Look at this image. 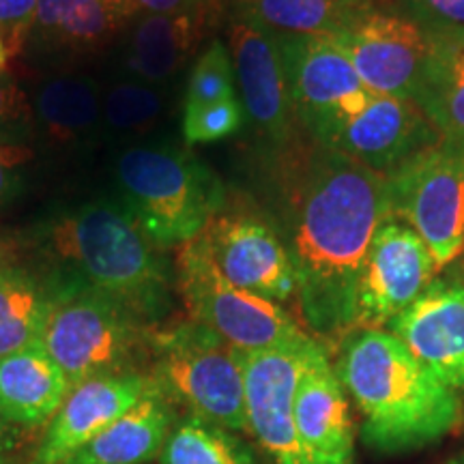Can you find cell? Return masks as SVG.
Instances as JSON below:
<instances>
[{"mask_svg": "<svg viewBox=\"0 0 464 464\" xmlns=\"http://www.w3.org/2000/svg\"><path fill=\"white\" fill-rule=\"evenodd\" d=\"M385 219V174L318 144L295 191L286 243L299 312L318 338H344L355 329L359 276Z\"/></svg>", "mask_w": 464, "mask_h": 464, "instance_id": "cell-1", "label": "cell"}, {"mask_svg": "<svg viewBox=\"0 0 464 464\" xmlns=\"http://www.w3.org/2000/svg\"><path fill=\"white\" fill-rule=\"evenodd\" d=\"M334 368L363 417L362 437L370 448L385 454L420 450L460 426L458 393L390 332L346 334Z\"/></svg>", "mask_w": 464, "mask_h": 464, "instance_id": "cell-2", "label": "cell"}, {"mask_svg": "<svg viewBox=\"0 0 464 464\" xmlns=\"http://www.w3.org/2000/svg\"><path fill=\"white\" fill-rule=\"evenodd\" d=\"M45 241L65 274L130 307L150 327L172 312L170 265L121 202L73 208L50 224Z\"/></svg>", "mask_w": 464, "mask_h": 464, "instance_id": "cell-3", "label": "cell"}, {"mask_svg": "<svg viewBox=\"0 0 464 464\" xmlns=\"http://www.w3.org/2000/svg\"><path fill=\"white\" fill-rule=\"evenodd\" d=\"M155 329L130 307L63 271L56 276L42 344L72 390L95 376L147 372Z\"/></svg>", "mask_w": 464, "mask_h": 464, "instance_id": "cell-4", "label": "cell"}, {"mask_svg": "<svg viewBox=\"0 0 464 464\" xmlns=\"http://www.w3.org/2000/svg\"><path fill=\"white\" fill-rule=\"evenodd\" d=\"M121 205L155 246H181L222 211L224 183L189 150L172 144H140L116 158Z\"/></svg>", "mask_w": 464, "mask_h": 464, "instance_id": "cell-5", "label": "cell"}, {"mask_svg": "<svg viewBox=\"0 0 464 464\" xmlns=\"http://www.w3.org/2000/svg\"><path fill=\"white\" fill-rule=\"evenodd\" d=\"M149 376L177 409L232 432L247 430L239 348L205 324L188 318L155 329Z\"/></svg>", "mask_w": 464, "mask_h": 464, "instance_id": "cell-6", "label": "cell"}, {"mask_svg": "<svg viewBox=\"0 0 464 464\" xmlns=\"http://www.w3.org/2000/svg\"><path fill=\"white\" fill-rule=\"evenodd\" d=\"M174 284L191 321L239 351H260L307 335L280 304L226 280L198 237L181 243L174 254Z\"/></svg>", "mask_w": 464, "mask_h": 464, "instance_id": "cell-7", "label": "cell"}, {"mask_svg": "<svg viewBox=\"0 0 464 464\" xmlns=\"http://www.w3.org/2000/svg\"><path fill=\"white\" fill-rule=\"evenodd\" d=\"M390 219L411 226L439 271L464 252V150L439 142L385 174Z\"/></svg>", "mask_w": 464, "mask_h": 464, "instance_id": "cell-8", "label": "cell"}, {"mask_svg": "<svg viewBox=\"0 0 464 464\" xmlns=\"http://www.w3.org/2000/svg\"><path fill=\"white\" fill-rule=\"evenodd\" d=\"M295 119L318 144L329 147L338 131L374 100L332 34H276Z\"/></svg>", "mask_w": 464, "mask_h": 464, "instance_id": "cell-9", "label": "cell"}, {"mask_svg": "<svg viewBox=\"0 0 464 464\" xmlns=\"http://www.w3.org/2000/svg\"><path fill=\"white\" fill-rule=\"evenodd\" d=\"M316 342L304 335L280 346L239 351L247 430L276 464H310L295 426V393Z\"/></svg>", "mask_w": 464, "mask_h": 464, "instance_id": "cell-10", "label": "cell"}, {"mask_svg": "<svg viewBox=\"0 0 464 464\" xmlns=\"http://www.w3.org/2000/svg\"><path fill=\"white\" fill-rule=\"evenodd\" d=\"M332 37L372 95L413 100L430 50L426 28L398 11L370 7Z\"/></svg>", "mask_w": 464, "mask_h": 464, "instance_id": "cell-11", "label": "cell"}, {"mask_svg": "<svg viewBox=\"0 0 464 464\" xmlns=\"http://www.w3.org/2000/svg\"><path fill=\"white\" fill-rule=\"evenodd\" d=\"M437 271L421 237L404 222L385 219L370 243L359 276L355 329L387 327L426 293Z\"/></svg>", "mask_w": 464, "mask_h": 464, "instance_id": "cell-12", "label": "cell"}, {"mask_svg": "<svg viewBox=\"0 0 464 464\" xmlns=\"http://www.w3.org/2000/svg\"><path fill=\"white\" fill-rule=\"evenodd\" d=\"M226 280L258 297L284 304L297 297V274L274 226L252 213H216L198 235Z\"/></svg>", "mask_w": 464, "mask_h": 464, "instance_id": "cell-13", "label": "cell"}, {"mask_svg": "<svg viewBox=\"0 0 464 464\" xmlns=\"http://www.w3.org/2000/svg\"><path fill=\"white\" fill-rule=\"evenodd\" d=\"M228 52L241 89V106L265 140H290L295 112L284 78L277 37L249 17L232 14Z\"/></svg>", "mask_w": 464, "mask_h": 464, "instance_id": "cell-14", "label": "cell"}, {"mask_svg": "<svg viewBox=\"0 0 464 464\" xmlns=\"http://www.w3.org/2000/svg\"><path fill=\"white\" fill-rule=\"evenodd\" d=\"M149 372L95 376L73 385L52 415L33 464H63L147 396Z\"/></svg>", "mask_w": 464, "mask_h": 464, "instance_id": "cell-15", "label": "cell"}, {"mask_svg": "<svg viewBox=\"0 0 464 464\" xmlns=\"http://www.w3.org/2000/svg\"><path fill=\"white\" fill-rule=\"evenodd\" d=\"M439 142V131L413 100L376 95L362 114L342 127L327 149L370 170L390 174Z\"/></svg>", "mask_w": 464, "mask_h": 464, "instance_id": "cell-16", "label": "cell"}, {"mask_svg": "<svg viewBox=\"0 0 464 464\" xmlns=\"http://www.w3.org/2000/svg\"><path fill=\"white\" fill-rule=\"evenodd\" d=\"M295 426L310 464H355V426L346 392L316 342L295 393Z\"/></svg>", "mask_w": 464, "mask_h": 464, "instance_id": "cell-17", "label": "cell"}, {"mask_svg": "<svg viewBox=\"0 0 464 464\" xmlns=\"http://www.w3.org/2000/svg\"><path fill=\"white\" fill-rule=\"evenodd\" d=\"M440 382L464 392V293L434 280L420 299L387 324Z\"/></svg>", "mask_w": 464, "mask_h": 464, "instance_id": "cell-18", "label": "cell"}, {"mask_svg": "<svg viewBox=\"0 0 464 464\" xmlns=\"http://www.w3.org/2000/svg\"><path fill=\"white\" fill-rule=\"evenodd\" d=\"M133 22L127 0H39L31 44L56 56H95Z\"/></svg>", "mask_w": 464, "mask_h": 464, "instance_id": "cell-19", "label": "cell"}, {"mask_svg": "<svg viewBox=\"0 0 464 464\" xmlns=\"http://www.w3.org/2000/svg\"><path fill=\"white\" fill-rule=\"evenodd\" d=\"M224 9L142 15L133 22L125 65L140 82L160 86L174 78L219 22Z\"/></svg>", "mask_w": 464, "mask_h": 464, "instance_id": "cell-20", "label": "cell"}, {"mask_svg": "<svg viewBox=\"0 0 464 464\" xmlns=\"http://www.w3.org/2000/svg\"><path fill=\"white\" fill-rule=\"evenodd\" d=\"M177 417V406L153 382L140 402L63 464H147L160 458Z\"/></svg>", "mask_w": 464, "mask_h": 464, "instance_id": "cell-21", "label": "cell"}, {"mask_svg": "<svg viewBox=\"0 0 464 464\" xmlns=\"http://www.w3.org/2000/svg\"><path fill=\"white\" fill-rule=\"evenodd\" d=\"M67 392L65 372L42 342L0 359V411L20 428L45 426Z\"/></svg>", "mask_w": 464, "mask_h": 464, "instance_id": "cell-22", "label": "cell"}, {"mask_svg": "<svg viewBox=\"0 0 464 464\" xmlns=\"http://www.w3.org/2000/svg\"><path fill=\"white\" fill-rule=\"evenodd\" d=\"M413 102L430 119L440 142L464 150V33H430Z\"/></svg>", "mask_w": 464, "mask_h": 464, "instance_id": "cell-23", "label": "cell"}, {"mask_svg": "<svg viewBox=\"0 0 464 464\" xmlns=\"http://www.w3.org/2000/svg\"><path fill=\"white\" fill-rule=\"evenodd\" d=\"M33 116L45 138L58 144H80L102 131V89L91 75L58 73L39 84Z\"/></svg>", "mask_w": 464, "mask_h": 464, "instance_id": "cell-24", "label": "cell"}, {"mask_svg": "<svg viewBox=\"0 0 464 464\" xmlns=\"http://www.w3.org/2000/svg\"><path fill=\"white\" fill-rule=\"evenodd\" d=\"M56 276H42L9 258L0 266V359L42 342Z\"/></svg>", "mask_w": 464, "mask_h": 464, "instance_id": "cell-25", "label": "cell"}, {"mask_svg": "<svg viewBox=\"0 0 464 464\" xmlns=\"http://www.w3.org/2000/svg\"><path fill=\"white\" fill-rule=\"evenodd\" d=\"M363 9L353 0H235L237 14L274 34H338Z\"/></svg>", "mask_w": 464, "mask_h": 464, "instance_id": "cell-26", "label": "cell"}, {"mask_svg": "<svg viewBox=\"0 0 464 464\" xmlns=\"http://www.w3.org/2000/svg\"><path fill=\"white\" fill-rule=\"evenodd\" d=\"M160 464H256L252 450L228 428L196 415L177 417Z\"/></svg>", "mask_w": 464, "mask_h": 464, "instance_id": "cell-27", "label": "cell"}, {"mask_svg": "<svg viewBox=\"0 0 464 464\" xmlns=\"http://www.w3.org/2000/svg\"><path fill=\"white\" fill-rule=\"evenodd\" d=\"M164 92L140 80H119L102 95V131L112 138H138L164 116Z\"/></svg>", "mask_w": 464, "mask_h": 464, "instance_id": "cell-28", "label": "cell"}, {"mask_svg": "<svg viewBox=\"0 0 464 464\" xmlns=\"http://www.w3.org/2000/svg\"><path fill=\"white\" fill-rule=\"evenodd\" d=\"M230 97H235V67H232L228 45L213 39L191 67L188 91H185V108L211 106Z\"/></svg>", "mask_w": 464, "mask_h": 464, "instance_id": "cell-29", "label": "cell"}, {"mask_svg": "<svg viewBox=\"0 0 464 464\" xmlns=\"http://www.w3.org/2000/svg\"><path fill=\"white\" fill-rule=\"evenodd\" d=\"M246 123V110L237 97L211 103V106L185 108L183 136L188 144L218 142L237 133Z\"/></svg>", "mask_w": 464, "mask_h": 464, "instance_id": "cell-30", "label": "cell"}, {"mask_svg": "<svg viewBox=\"0 0 464 464\" xmlns=\"http://www.w3.org/2000/svg\"><path fill=\"white\" fill-rule=\"evenodd\" d=\"M39 0H0V39L7 58L22 56L31 44Z\"/></svg>", "mask_w": 464, "mask_h": 464, "instance_id": "cell-31", "label": "cell"}, {"mask_svg": "<svg viewBox=\"0 0 464 464\" xmlns=\"http://www.w3.org/2000/svg\"><path fill=\"white\" fill-rule=\"evenodd\" d=\"M404 15L428 33H464V0H400Z\"/></svg>", "mask_w": 464, "mask_h": 464, "instance_id": "cell-32", "label": "cell"}, {"mask_svg": "<svg viewBox=\"0 0 464 464\" xmlns=\"http://www.w3.org/2000/svg\"><path fill=\"white\" fill-rule=\"evenodd\" d=\"M33 155L24 144L0 142V207L14 200L24 188L22 168L33 160Z\"/></svg>", "mask_w": 464, "mask_h": 464, "instance_id": "cell-33", "label": "cell"}, {"mask_svg": "<svg viewBox=\"0 0 464 464\" xmlns=\"http://www.w3.org/2000/svg\"><path fill=\"white\" fill-rule=\"evenodd\" d=\"M133 20L142 15L194 14L205 9H224L226 0H127Z\"/></svg>", "mask_w": 464, "mask_h": 464, "instance_id": "cell-34", "label": "cell"}, {"mask_svg": "<svg viewBox=\"0 0 464 464\" xmlns=\"http://www.w3.org/2000/svg\"><path fill=\"white\" fill-rule=\"evenodd\" d=\"M28 114V102L17 80L7 72L0 73V130L20 123Z\"/></svg>", "mask_w": 464, "mask_h": 464, "instance_id": "cell-35", "label": "cell"}, {"mask_svg": "<svg viewBox=\"0 0 464 464\" xmlns=\"http://www.w3.org/2000/svg\"><path fill=\"white\" fill-rule=\"evenodd\" d=\"M22 430H24V428L9 421L7 417L3 415V411H0V454H7L9 450L15 448L17 440L22 437Z\"/></svg>", "mask_w": 464, "mask_h": 464, "instance_id": "cell-36", "label": "cell"}, {"mask_svg": "<svg viewBox=\"0 0 464 464\" xmlns=\"http://www.w3.org/2000/svg\"><path fill=\"white\" fill-rule=\"evenodd\" d=\"M445 282L451 284V286L462 290V293H464V258L458 260L456 265L450 266V277Z\"/></svg>", "mask_w": 464, "mask_h": 464, "instance_id": "cell-37", "label": "cell"}, {"mask_svg": "<svg viewBox=\"0 0 464 464\" xmlns=\"http://www.w3.org/2000/svg\"><path fill=\"white\" fill-rule=\"evenodd\" d=\"M9 258H14V252H11V246L5 239H0V266L7 263Z\"/></svg>", "mask_w": 464, "mask_h": 464, "instance_id": "cell-38", "label": "cell"}, {"mask_svg": "<svg viewBox=\"0 0 464 464\" xmlns=\"http://www.w3.org/2000/svg\"><path fill=\"white\" fill-rule=\"evenodd\" d=\"M7 50H5V45H3V39H0V73L5 72V65H7Z\"/></svg>", "mask_w": 464, "mask_h": 464, "instance_id": "cell-39", "label": "cell"}, {"mask_svg": "<svg viewBox=\"0 0 464 464\" xmlns=\"http://www.w3.org/2000/svg\"><path fill=\"white\" fill-rule=\"evenodd\" d=\"M353 3L362 5V7H381L382 0H353Z\"/></svg>", "mask_w": 464, "mask_h": 464, "instance_id": "cell-40", "label": "cell"}, {"mask_svg": "<svg viewBox=\"0 0 464 464\" xmlns=\"http://www.w3.org/2000/svg\"><path fill=\"white\" fill-rule=\"evenodd\" d=\"M448 464H464V451H462V454H458V456L451 458Z\"/></svg>", "mask_w": 464, "mask_h": 464, "instance_id": "cell-41", "label": "cell"}, {"mask_svg": "<svg viewBox=\"0 0 464 464\" xmlns=\"http://www.w3.org/2000/svg\"><path fill=\"white\" fill-rule=\"evenodd\" d=\"M0 464H9V460L5 458V454H0Z\"/></svg>", "mask_w": 464, "mask_h": 464, "instance_id": "cell-42", "label": "cell"}]
</instances>
